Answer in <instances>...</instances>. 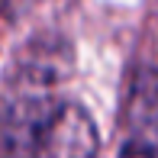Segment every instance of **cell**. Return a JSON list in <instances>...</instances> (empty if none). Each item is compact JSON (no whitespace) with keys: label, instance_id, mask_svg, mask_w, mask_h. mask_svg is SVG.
Wrapping results in <instances>:
<instances>
[{"label":"cell","instance_id":"obj_1","mask_svg":"<svg viewBox=\"0 0 158 158\" xmlns=\"http://www.w3.org/2000/svg\"><path fill=\"white\" fill-rule=\"evenodd\" d=\"M100 139L84 106L58 97H19L0 119L3 158H97Z\"/></svg>","mask_w":158,"mask_h":158},{"label":"cell","instance_id":"obj_2","mask_svg":"<svg viewBox=\"0 0 158 158\" xmlns=\"http://www.w3.org/2000/svg\"><path fill=\"white\" fill-rule=\"evenodd\" d=\"M119 158H158V148L148 145V142H132V145L123 148V155Z\"/></svg>","mask_w":158,"mask_h":158}]
</instances>
